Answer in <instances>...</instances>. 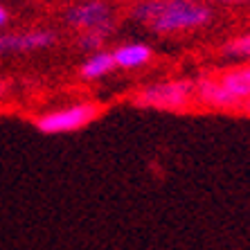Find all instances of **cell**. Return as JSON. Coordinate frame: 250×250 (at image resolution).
Listing matches in <instances>:
<instances>
[{"label":"cell","mask_w":250,"mask_h":250,"mask_svg":"<svg viewBox=\"0 0 250 250\" xmlns=\"http://www.w3.org/2000/svg\"><path fill=\"white\" fill-rule=\"evenodd\" d=\"M115 70V59H113L111 50H97V52L88 54L86 59L79 65V77L83 82H97V79H104Z\"/></svg>","instance_id":"cell-8"},{"label":"cell","mask_w":250,"mask_h":250,"mask_svg":"<svg viewBox=\"0 0 250 250\" xmlns=\"http://www.w3.org/2000/svg\"><path fill=\"white\" fill-rule=\"evenodd\" d=\"M9 9H7L5 5H0V32H2V29H7V25H9Z\"/></svg>","instance_id":"cell-12"},{"label":"cell","mask_w":250,"mask_h":250,"mask_svg":"<svg viewBox=\"0 0 250 250\" xmlns=\"http://www.w3.org/2000/svg\"><path fill=\"white\" fill-rule=\"evenodd\" d=\"M102 115V106L95 102H75V104L61 106L54 111H47L34 120V126L45 135H65L77 133Z\"/></svg>","instance_id":"cell-4"},{"label":"cell","mask_w":250,"mask_h":250,"mask_svg":"<svg viewBox=\"0 0 250 250\" xmlns=\"http://www.w3.org/2000/svg\"><path fill=\"white\" fill-rule=\"evenodd\" d=\"M194 97L214 111H239L250 104V63H239L219 75H203L194 82Z\"/></svg>","instance_id":"cell-2"},{"label":"cell","mask_w":250,"mask_h":250,"mask_svg":"<svg viewBox=\"0 0 250 250\" xmlns=\"http://www.w3.org/2000/svg\"><path fill=\"white\" fill-rule=\"evenodd\" d=\"M246 108H248V111H250V104H248V106H246Z\"/></svg>","instance_id":"cell-14"},{"label":"cell","mask_w":250,"mask_h":250,"mask_svg":"<svg viewBox=\"0 0 250 250\" xmlns=\"http://www.w3.org/2000/svg\"><path fill=\"white\" fill-rule=\"evenodd\" d=\"M106 39H108V36L102 34V32H79V36H77V47H79L83 54H93V52H97V50H104Z\"/></svg>","instance_id":"cell-10"},{"label":"cell","mask_w":250,"mask_h":250,"mask_svg":"<svg viewBox=\"0 0 250 250\" xmlns=\"http://www.w3.org/2000/svg\"><path fill=\"white\" fill-rule=\"evenodd\" d=\"M111 52H113V59H115V68H120V70L145 68L146 63H151V59H153V47L142 41L122 43V45H117Z\"/></svg>","instance_id":"cell-7"},{"label":"cell","mask_w":250,"mask_h":250,"mask_svg":"<svg viewBox=\"0 0 250 250\" xmlns=\"http://www.w3.org/2000/svg\"><path fill=\"white\" fill-rule=\"evenodd\" d=\"M138 108L181 113L194 104V82L189 79H163L146 83L131 97Z\"/></svg>","instance_id":"cell-3"},{"label":"cell","mask_w":250,"mask_h":250,"mask_svg":"<svg viewBox=\"0 0 250 250\" xmlns=\"http://www.w3.org/2000/svg\"><path fill=\"white\" fill-rule=\"evenodd\" d=\"M63 21L77 32H102L111 36L117 25V14L108 0H77L63 12Z\"/></svg>","instance_id":"cell-5"},{"label":"cell","mask_w":250,"mask_h":250,"mask_svg":"<svg viewBox=\"0 0 250 250\" xmlns=\"http://www.w3.org/2000/svg\"><path fill=\"white\" fill-rule=\"evenodd\" d=\"M59 41L57 29L52 27H25L2 29L0 32V57H18L50 50Z\"/></svg>","instance_id":"cell-6"},{"label":"cell","mask_w":250,"mask_h":250,"mask_svg":"<svg viewBox=\"0 0 250 250\" xmlns=\"http://www.w3.org/2000/svg\"><path fill=\"white\" fill-rule=\"evenodd\" d=\"M221 52H223V57H228V59L250 63V29L232 36L230 41H226L221 47Z\"/></svg>","instance_id":"cell-9"},{"label":"cell","mask_w":250,"mask_h":250,"mask_svg":"<svg viewBox=\"0 0 250 250\" xmlns=\"http://www.w3.org/2000/svg\"><path fill=\"white\" fill-rule=\"evenodd\" d=\"M209 5H221V7H239V5H246L250 0H208Z\"/></svg>","instance_id":"cell-11"},{"label":"cell","mask_w":250,"mask_h":250,"mask_svg":"<svg viewBox=\"0 0 250 250\" xmlns=\"http://www.w3.org/2000/svg\"><path fill=\"white\" fill-rule=\"evenodd\" d=\"M128 18L156 36H178L205 29L214 9L208 0H135Z\"/></svg>","instance_id":"cell-1"},{"label":"cell","mask_w":250,"mask_h":250,"mask_svg":"<svg viewBox=\"0 0 250 250\" xmlns=\"http://www.w3.org/2000/svg\"><path fill=\"white\" fill-rule=\"evenodd\" d=\"M5 93H7V82L5 79H0V97H2Z\"/></svg>","instance_id":"cell-13"}]
</instances>
